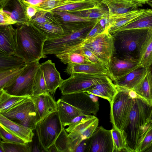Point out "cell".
I'll return each instance as SVG.
<instances>
[{
    "mask_svg": "<svg viewBox=\"0 0 152 152\" xmlns=\"http://www.w3.org/2000/svg\"><path fill=\"white\" fill-rule=\"evenodd\" d=\"M0 114L33 130L36 129L37 124L41 120L31 97Z\"/></svg>",
    "mask_w": 152,
    "mask_h": 152,
    "instance_id": "ba28073f",
    "label": "cell"
},
{
    "mask_svg": "<svg viewBox=\"0 0 152 152\" xmlns=\"http://www.w3.org/2000/svg\"><path fill=\"white\" fill-rule=\"evenodd\" d=\"M0 125L26 143L31 142L34 133L33 130L20 124L10 120L0 114Z\"/></svg>",
    "mask_w": 152,
    "mask_h": 152,
    "instance_id": "d6986e66",
    "label": "cell"
},
{
    "mask_svg": "<svg viewBox=\"0 0 152 152\" xmlns=\"http://www.w3.org/2000/svg\"><path fill=\"white\" fill-rule=\"evenodd\" d=\"M97 118L94 115H88L69 134V136L73 140L76 145L83 140L81 136L83 132Z\"/></svg>",
    "mask_w": 152,
    "mask_h": 152,
    "instance_id": "836d02e7",
    "label": "cell"
},
{
    "mask_svg": "<svg viewBox=\"0 0 152 152\" xmlns=\"http://www.w3.org/2000/svg\"><path fill=\"white\" fill-rule=\"evenodd\" d=\"M16 24L10 13L4 10L2 8H0V26Z\"/></svg>",
    "mask_w": 152,
    "mask_h": 152,
    "instance_id": "ee69618b",
    "label": "cell"
},
{
    "mask_svg": "<svg viewBox=\"0 0 152 152\" xmlns=\"http://www.w3.org/2000/svg\"><path fill=\"white\" fill-rule=\"evenodd\" d=\"M101 2L108 8L110 17L134 11L142 6L132 0H101Z\"/></svg>",
    "mask_w": 152,
    "mask_h": 152,
    "instance_id": "ac0fdd59",
    "label": "cell"
},
{
    "mask_svg": "<svg viewBox=\"0 0 152 152\" xmlns=\"http://www.w3.org/2000/svg\"><path fill=\"white\" fill-rule=\"evenodd\" d=\"M113 141V152H130L127 144L126 137L123 131L114 127L111 129Z\"/></svg>",
    "mask_w": 152,
    "mask_h": 152,
    "instance_id": "d590c367",
    "label": "cell"
},
{
    "mask_svg": "<svg viewBox=\"0 0 152 152\" xmlns=\"http://www.w3.org/2000/svg\"><path fill=\"white\" fill-rule=\"evenodd\" d=\"M28 143L8 142L1 140L0 145L3 147L4 152H30L31 151Z\"/></svg>",
    "mask_w": 152,
    "mask_h": 152,
    "instance_id": "60d3db41",
    "label": "cell"
},
{
    "mask_svg": "<svg viewBox=\"0 0 152 152\" xmlns=\"http://www.w3.org/2000/svg\"><path fill=\"white\" fill-rule=\"evenodd\" d=\"M147 69L142 65L126 75L114 81L116 86L132 89L144 77Z\"/></svg>",
    "mask_w": 152,
    "mask_h": 152,
    "instance_id": "44dd1931",
    "label": "cell"
},
{
    "mask_svg": "<svg viewBox=\"0 0 152 152\" xmlns=\"http://www.w3.org/2000/svg\"><path fill=\"white\" fill-rule=\"evenodd\" d=\"M79 16L98 20L104 16L109 15L108 8L102 3L99 6L85 10L70 12Z\"/></svg>",
    "mask_w": 152,
    "mask_h": 152,
    "instance_id": "d6a6232c",
    "label": "cell"
},
{
    "mask_svg": "<svg viewBox=\"0 0 152 152\" xmlns=\"http://www.w3.org/2000/svg\"><path fill=\"white\" fill-rule=\"evenodd\" d=\"M146 10L138 9L125 14L109 16L110 26L107 31L112 35L117 29L139 16Z\"/></svg>",
    "mask_w": 152,
    "mask_h": 152,
    "instance_id": "d4e9b609",
    "label": "cell"
},
{
    "mask_svg": "<svg viewBox=\"0 0 152 152\" xmlns=\"http://www.w3.org/2000/svg\"><path fill=\"white\" fill-rule=\"evenodd\" d=\"M79 109L85 115H96L99 108V102H95L86 92L62 95L60 98Z\"/></svg>",
    "mask_w": 152,
    "mask_h": 152,
    "instance_id": "5bb4252c",
    "label": "cell"
},
{
    "mask_svg": "<svg viewBox=\"0 0 152 152\" xmlns=\"http://www.w3.org/2000/svg\"><path fill=\"white\" fill-rule=\"evenodd\" d=\"M98 21L105 30H107L110 26L109 15L104 16L98 19Z\"/></svg>",
    "mask_w": 152,
    "mask_h": 152,
    "instance_id": "f5cc1de1",
    "label": "cell"
},
{
    "mask_svg": "<svg viewBox=\"0 0 152 152\" xmlns=\"http://www.w3.org/2000/svg\"><path fill=\"white\" fill-rule=\"evenodd\" d=\"M94 25L68 34H64L58 38L47 39L44 45V54L55 55L63 51L76 48L85 41L87 34Z\"/></svg>",
    "mask_w": 152,
    "mask_h": 152,
    "instance_id": "52a82bcc",
    "label": "cell"
},
{
    "mask_svg": "<svg viewBox=\"0 0 152 152\" xmlns=\"http://www.w3.org/2000/svg\"><path fill=\"white\" fill-rule=\"evenodd\" d=\"M98 124L99 120L97 118L83 132L81 136L82 140L89 138L98 127Z\"/></svg>",
    "mask_w": 152,
    "mask_h": 152,
    "instance_id": "bcb514c9",
    "label": "cell"
},
{
    "mask_svg": "<svg viewBox=\"0 0 152 152\" xmlns=\"http://www.w3.org/2000/svg\"><path fill=\"white\" fill-rule=\"evenodd\" d=\"M77 0H48L37 7L38 10L50 11Z\"/></svg>",
    "mask_w": 152,
    "mask_h": 152,
    "instance_id": "b9f144b4",
    "label": "cell"
},
{
    "mask_svg": "<svg viewBox=\"0 0 152 152\" xmlns=\"http://www.w3.org/2000/svg\"><path fill=\"white\" fill-rule=\"evenodd\" d=\"M38 9L35 7L29 6L25 9L26 15L29 22L38 11Z\"/></svg>",
    "mask_w": 152,
    "mask_h": 152,
    "instance_id": "816d5d0a",
    "label": "cell"
},
{
    "mask_svg": "<svg viewBox=\"0 0 152 152\" xmlns=\"http://www.w3.org/2000/svg\"><path fill=\"white\" fill-rule=\"evenodd\" d=\"M46 85L50 93L52 95L59 87L63 80L56 68L55 64L48 60L40 64Z\"/></svg>",
    "mask_w": 152,
    "mask_h": 152,
    "instance_id": "2e32d148",
    "label": "cell"
},
{
    "mask_svg": "<svg viewBox=\"0 0 152 152\" xmlns=\"http://www.w3.org/2000/svg\"><path fill=\"white\" fill-rule=\"evenodd\" d=\"M144 101L151 106L152 104V80L151 72L147 69L146 75L132 89Z\"/></svg>",
    "mask_w": 152,
    "mask_h": 152,
    "instance_id": "cb8c5ba5",
    "label": "cell"
},
{
    "mask_svg": "<svg viewBox=\"0 0 152 152\" xmlns=\"http://www.w3.org/2000/svg\"><path fill=\"white\" fill-rule=\"evenodd\" d=\"M116 87L118 91L110 104V122L113 127L122 131L128 124L134 98L138 95L133 89Z\"/></svg>",
    "mask_w": 152,
    "mask_h": 152,
    "instance_id": "3957f363",
    "label": "cell"
},
{
    "mask_svg": "<svg viewBox=\"0 0 152 152\" xmlns=\"http://www.w3.org/2000/svg\"><path fill=\"white\" fill-rule=\"evenodd\" d=\"M107 76L82 73H74L63 80L59 86L62 95L85 92L100 82Z\"/></svg>",
    "mask_w": 152,
    "mask_h": 152,
    "instance_id": "30bf717a",
    "label": "cell"
},
{
    "mask_svg": "<svg viewBox=\"0 0 152 152\" xmlns=\"http://www.w3.org/2000/svg\"><path fill=\"white\" fill-rule=\"evenodd\" d=\"M16 29L15 55L26 63L47 57L43 52L44 44L48 39L45 35L29 22Z\"/></svg>",
    "mask_w": 152,
    "mask_h": 152,
    "instance_id": "6da1fadb",
    "label": "cell"
},
{
    "mask_svg": "<svg viewBox=\"0 0 152 152\" xmlns=\"http://www.w3.org/2000/svg\"><path fill=\"white\" fill-rule=\"evenodd\" d=\"M88 115H82L77 116L73 119L68 125V127L65 129L69 133L71 132L80 122L86 118Z\"/></svg>",
    "mask_w": 152,
    "mask_h": 152,
    "instance_id": "681fc988",
    "label": "cell"
},
{
    "mask_svg": "<svg viewBox=\"0 0 152 152\" xmlns=\"http://www.w3.org/2000/svg\"><path fill=\"white\" fill-rule=\"evenodd\" d=\"M88 143V139L83 140L76 145L75 152H86Z\"/></svg>",
    "mask_w": 152,
    "mask_h": 152,
    "instance_id": "db71d44e",
    "label": "cell"
},
{
    "mask_svg": "<svg viewBox=\"0 0 152 152\" xmlns=\"http://www.w3.org/2000/svg\"><path fill=\"white\" fill-rule=\"evenodd\" d=\"M140 28L152 29V10L146 9L142 14L115 31L128 29Z\"/></svg>",
    "mask_w": 152,
    "mask_h": 152,
    "instance_id": "484cf974",
    "label": "cell"
},
{
    "mask_svg": "<svg viewBox=\"0 0 152 152\" xmlns=\"http://www.w3.org/2000/svg\"><path fill=\"white\" fill-rule=\"evenodd\" d=\"M57 111L64 127L68 126L70 121L79 115H84L78 108L62 100L60 98L56 102Z\"/></svg>",
    "mask_w": 152,
    "mask_h": 152,
    "instance_id": "7402d4cb",
    "label": "cell"
},
{
    "mask_svg": "<svg viewBox=\"0 0 152 152\" xmlns=\"http://www.w3.org/2000/svg\"><path fill=\"white\" fill-rule=\"evenodd\" d=\"M46 152H58L57 149L54 144H53L45 150Z\"/></svg>",
    "mask_w": 152,
    "mask_h": 152,
    "instance_id": "6f0895ef",
    "label": "cell"
},
{
    "mask_svg": "<svg viewBox=\"0 0 152 152\" xmlns=\"http://www.w3.org/2000/svg\"><path fill=\"white\" fill-rule=\"evenodd\" d=\"M0 8H2L4 10L10 13L18 26L28 22L26 15L25 10L19 0H7Z\"/></svg>",
    "mask_w": 152,
    "mask_h": 152,
    "instance_id": "603a6c76",
    "label": "cell"
},
{
    "mask_svg": "<svg viewBox=\"0 0 152 152\" xmlns=\"http://www.w3.org/2000/svg\"><path fill=\"white\" fill-rule=\"evenodd\" d=\"M31 98L41 120L50 114L57 111V102L50 93L43 94Z\"/></svg>",
    "mask_w": 152,
    "mask_h": 152,
    "instance_id": "ffe728a7",
    "label": "cell"
},
{
    "mask_svg": "<svg viewBox=\"0 0 152 152\" xmlns=\"http://www.w3.org/2000/svg\"><path fill=\"white\" fill-rule=\"evenodd\" d=\"M7 0H0V8H1Z\"/></svg>",
    "mask_w": 152,
    "mask_h": 152,
    "instance_id": "94428289",
    "label": "cell"
},
{
    "mask_svg": "<svg viewBox=\"0 0 152 152\" xmlns=\"http://www.w3.org/2000/svg\"><path fill=\"white\" fill-rule=\"evenodd\" d=\"M91 88H96L98 90L103 96L104 99L107 100L110 104L118 91L113 80L108 76L100 82L93 86Z\"/></svg>",
    "mask_w": 152,
    "mask_h": 152,
    "instance_id": "f1b7e54d",
    "label": "cell"
},
{
    "mask_svg": "<svg viewBox=\"0 0 152 152\" xmlns=\"http://www.w3.org/2000/svg\"><path fill=\"white\" fill-rule=\"evenodd\" d=\"M152 146V125L145 135L142 142L139 152H144Z\"/></svg>",
    "mask_w": 152,
    "mask_h": 152,
    "instance_id": "f6af8a7d",
    "label": "cell"
},
{
    "mask_svg": "<svg viewBox=\"0 0 152 152\" xmlns=\"http://www.w3.org/2000/svg\"><path fill=\"white\" fill-rule=\"evenodd\" d=\"M26 64L15 55H8L0 53V70L26 65Z\"/></svg>",
    "mask_w": 152,
    "mask_h": 152,
    "instance_id": "8d00e7d4",
    "label": "cell"
},
{
    "mask_svg": "<svg viewBox=\"0 0 152 152\" xmlns=\"http://www.w3.org/2000/svg\"><path fill=\"white\" fill-rule=\"evenodd\" d=\"M67 133L64 127L55 141L58 152H75L76 145Z\"/></svg>",
    "mask_w": 152,
    "mask_h": 152,
    "instance_id": "1f68e13d",
    "label": "cell"
},
{
    "mask_svg": "<svg viewBox=\"0 0 152 152\" xmlns=\"http://www.w3.org/2000/svg\"><path fill=\"white\" fill-rule=\"evenodd\" d=\"M114 144L111 130L97 127L88 139L86 152H113Z\"/></svg>",
    "mask_w": 152,
    "mask_h": 152,
    "instance_id": "7c38bea8",
    "label": "cell"
},
{
    "mask_svg": "<svg viewBox=\"0 0 152 152\" xmlns=\"http://www.w3.org/2000/svg\"><path fill=\"white\" fill-rule=\"evenodd\" d=\"M70 75L74 73H82L97 75H106L113 81L109 69L104 64L98 63L71 64L67 65L65 71Z\"/></svg>",
    "mask_w": 152,
    "mask_h": 152,
    "instance_id": "9a60e30c",
    "label": "cell"
},
{
    "mask_svg": "<svg viewBox=\"0 0 152 152\" xmlns=\"http://www.w3.org/2000/svg\"><path fill=\"white\" fill-rule=\"evenodd\" d=\"M33 96H36L45 93H50L40 65L35 76L33 83Z\"/></svg>",
    "mask_w": 152,
    "mask_h": 152,
    "instance_id": "74e56055",
    "label": "cell"
},
{
    "mask_svg": "<svg viewBox=\"0 0 152 152\" xmlns=\"http://www.w3.org/2000/svg\"><path fill=\"white\" fill-rule=\"evenodd\" d=\"M105 31L99 24L97 20L95 25L87 34L86 39L94 37Z\"/></svg>",
    "mask_w": 152,
    "mask_h": 152,
    "instance_id": "c3c4849f",
    "label": "cell"
},
{
    "mask_svg": "<svg viewBox=\"0 0 152 152\" xmlns=\"http://www.w3.org/2000/svg\"><path fill=\"white\" fill-rule=\"evenodd\" d=\"M150 106L140 98H134L128 124L123 131L130 152H139L143 139L151 125L147 119Z\"/></svg>",
    "mask_w": 152,
    "mask_h": 152,
    "instance_id": "7a4b0ae2",
    "label": "cell"
},
{
    "mask_svg": "<svg viewBox=\"0 0 152 152\" xmlns=\"http://www.w3.org/2000/svg\"><path fill=\"white\" fill-rule=\"evenodd\" d=\"M139 59H135L120 54L112 58L109 69L114 80L123 77L141 66Z\"/></svg>",
    "mask_w": 152,
    "mask_h": 152,
    "instance_id": "4fadbf2b",
    "label": "cell"
},
{
    "mask_svg": "<svg viewBox=\"0 0 152 152\" xmlns=\"http://www.w3.org/2000/svg\"><path fill=\"white\" fill-rule=\"evenodd\" d=\"M85 92H86L89 94H92L97 96L104 99L103 96L100 92L96 88H91Z\"/></svg>",
    "mask_w": 152,
    "mask_h": 152,
    "instance_id": "11a10c76",
    "label": "cell"
},
{
    "mask_svg": "<svg viewBox=\"0 0 152 152\" xmlns=\"http://www.w3.org/2000/svg\"><path fill=\"white\" fill-rule=\"evenodd\" d=\"M48 0H19L25 10L27 7L29 6L38 7Z\"/></svg>",
    "mask_w": 152,
    "mask_h": 152,
    "instance_id": "f907efd6",
    "label": "cell"
},
{
    "mask_svg": "<svg viewBox=\"0 0 152 152\" xmlns=\"http://www.w3.org/2000/svg\"><path fill=\"white\" fill-rule=\"evenodd\" d=\"M140 64L147 69L152 64V29L142 45L139 58Z\"/></svg>",
    "mask_w": 152,
    "mask_h": 152,
    "instance_id": "f546056e",
    "label": "cell"
},
{
    "mask_svg": "<svg viewBox=\"0 0 152 152\" xmlns=\"http://www.w3.org/2000/svg\"><path fill=\"white\" fill-rule=\"evenodd\" d=\"M0 26V53L8 55H15L16 29L12 25Z\"/></svg>",
    "mask_w": 152,
    "mask_h": 152,
    "instance_id": "e0dca14e",
    "label": "cell"
},
{
    "mask_svg": "<svg viewBox=\"0 0 152 152\" xmlns=\"http://www.w3.org/2000/svg\"><path fill=\"white\" fill-rule=\"evenodd\" d=\"M150 69L151 72V77H152V64L150 66L149 68Z\"/></svg>",
    "mask_w": 152,
    "mask_h": 152,
    "instance_id": "e7e4bbea",
    "label": "cell"
},
{
    "mask_svg": "<svg viewBox=\"0 0 152 152\" xmlns=\"http://www.w3.org/2000/svg\"><path fill=\"white\" fill-rule=\"evenodd\" d=\"M115 42L114 37L106 30L94 37L85 39L77 47L69 50L80 48L88 49L109 69L111 60L116 52Z\"/></svg>",
    "mask_w": 152,
    "mask_h": 152,
    "instance_id": "8992f818",
    "label": "cell"
},
{
    "mask_svg": "<svg viewBox=\"0 0 152 152\" xmlns=\"http://www.w3.org/2000/svg\"><path fill=\"white\" fill-rule=\"evenodd\" d=\"M133 1L139 4H142L146 3L148 2V0H132Z\"/></svg>",
    "mask_w": 152,
    "mask_h": 152,
    "instance_id": "91938a15",
    "label": "cell"
},
{
    "mask_svg": "<svg viewBox=\"0 0 152 152\" xmlns=\"http://www.w3.org/2000/svg\"><path fill=\"white\" fill-rule=\"evenodd\" d=\"M0 152H4V149L2 146L0 145Z\"/></svg>",
    "mask_w": 152,
    "mask_h": 152,
    "instance_id": "be15d7a7",
    "label": "cell"
},
{
    "mask_svg": "<svg viewBox=\"0 0 152 152\" xmlns=\"http://www.w3.org/2000/svg\"><path fill=\"white\" fill-rule=\"evenodd\" d=\"M147 122L148 124L150 125H152V104L151 106L150 107Z\"/></svg>",
    "mask_w": 152,
    "mask_h": 152,
    "instance_id": "9f6ffc18",
    "label": "cell"
},
{
    "mask_svg": "<svg viewBox=\"0 0 152 152\" xmlns=\"http://www.w3.org/2000/svg\"><path fill=\"white\" fill-rule=\"evenodd\" d=\"M26 65L0 70V90L19 74Z\"/></svg>",
    "mask_w": 152,
    "mask_h": 152,
    "instance_id": "f35d334b",
    "label": "cell"
},
{
    "mask_svg": "<svg viewBox=\"0 0 152 152\" xmlns=\"http://www.w3.org/2000/svg\"><path fill=\"white\" fill-rule=\"evenodd\" d=\"M28 22L32 24L49 23L60 25L55 19L52 11L38 10Z\"/></svg>",
    "mask_w": 152,
    "mask_h": 152,
    "instance_id": "ab89813d",
    "label": "cell"
},
{
    "mask_svg": "<svg viewBox=\"0 0 152 152\" xmlns=\"http://www.w3.org/2000/svg\"><path fill=\"white\" fill-rule=\"evenodd\" d=\"M77 49L80 50L87 58L92 63L104 64L92 52L86 48H80L73 50L65 51H71Z\"/></svg>",
    "mask_w": 152,
    "mask_h": 152,
    "instance_id": "7dc6e473",
    "label": "cell"
},
{
    "mask_svg": "<svg viewBox=\"0 0 152 152\" xmlns=\"http://www.w3.org/2000/svg\"><path fill=\"white\" fill-rule=\"evenodd\" d=\"M147 4L152 8V0H148V1Z\"/></svg>",
    "mask_w": 152,
    "mask_h": 152,
    "instance_id": "6125c7cd",
    "label": "cell"
},
{
    "mask_svg": "<svg viewBox=\"0 0 152 152\" xmlns=\"http://www.w3.org/2000/svg\"><path fill=\"white\" fill-rule=\"evenodd\" d=\"M40 64L39 61L26 63L21 72L1 90L12 95L33 96L34 81Z\"/></svg>",
    "mask_w": 152,
    "mask_h": 152,
    "instance_id": "5b68a950",
    "label": "cell"
},
{
    "mask_svg": "<svg viewBox=\"0 0 152 152\" xmlns=\"http://www.w3.org/2000/svg\"><path fill=\"white\" fill-rule=\"evenodd\" d=\"M64 127L57 111L48 115L38 123L35 129L37 136L45 151L54 144Z\"/></svg>",
    "mask_w": 152,
    "mask_h": 152,
    "instance_id": "9c48e42d",
    "label": "cell"
},
{
    "mask_svg": "<svg viewBox=\"0 0 152 152\" xmlns=\"http://www.w3.org/2000/svg\"><path fill=\"white\" fill-rule=\"evenodd\" d=\"M151 29H130L114 32L112 35L119 54L139 59L142 46Z\"/></svg>",
    "mask_w": 152,
    "mask_h": 152,
    "instance_id": "277c9868",
    "label": "cell"
},
{
    "mask_svg": "<svg viewBox=\"0 0 152 152\" xmlns=\"http://www.w3.org/2000/svg\"><path fill=\"white\" fill-rule=\"evenodd\" d=\"M102 3L101 0H77L52 11H61L70 12L97 7Z\"/></svg>",
    "mask_w": 152,
    "mask_h": 152,
    "instance_id": "83f0119b",
    "label": "cell"
},
{
    "mask_svg": "<svg viewBox=\"0 0 152 152\" xmlns=\"http://www.w3.org/2000/svg\"><path fill=\"white\" fill-rule=\"evenodd\" d=\"M87 93L88 95L94 102H98V98L97 97V96L91 94H89L88 93Z\"/></svg>",
    "mask_w": 152,
    "mask_h": 152,
    "instance_id": "680465c9",
    "label": "cell"
},
{
    "mask_svg": "<svg viewBox=\"0 0 152 152\" xmlns=\"http://www.w3.org/2000/svg\"><path fill=\"white\" fill-rule=\"evenodd\" d=\"M55 55L61 62L67 65L71 64L94 63L90 61L81 51L79 49L63 51Z\"/></svg>",
    "mask_w": 152,
    "mask_h": 152,
    "instance_id": "4316f807",
    "label": "cell"
},
{
    "mask_svg": "<svg viewBox=\"0 0 152 152\" xmlns=\"http://www.w3.org/2000/svg\"><path fill=\"white\" fill-rule=\"evenodd\" d=\"M32 24L45 35L48 39L58 38L64 34L63 30L60 25L49 23H35Z\"/></svg>",
    "mask_w": 152,
    "mask_h": 152,
    "instance_id": "e575fe53",
    "label": "cell"
},
{
    "mask_svg": "<svg viewBox=\"0 0 152 152\" xmlns=\"http://www.w3.org/2000/svg\"><path fill=\"white\" fill-rule=\"evenodd\" d=\"M56 20L67 34L95 25L97 20L81 17L64 11H52Z\"/></svg>",
    "mask_w": 152,
    "mask_h": 152,
    "instance_id": "8fae6325",
    "label": "cell"
},
{
    "mask_svg": "<svg viewBox=\"0 0 152 152\" xmlns=\"http://www.w3.org/2000/svg\"><path fill=\"white\" fill-rule=\"evenodd\" d=\"M0 136L2 141L8 142L25 144L24 140L11 133L0 125Z\"/></svg>",
    "mask_w": 152,
    "mask_h": 152,
    "instance_id": "7bdbcfd3",
    "label": "cell"
},
{
    "mask_svg": "<svg viewBox=\"0 0 152 152\" xmlns=\"http://www.w3.org/2000/svg\"><path fill=\"white\" fill-rule=\"evenodd\" d=\"M31 97L10 94L3 90H0V113L19 104Z\"/></svg>",
    "mask_w": 152,
    "mask_h": 152,
    "instance_id": "4dcf8cb0",
    "label": "cell"
}]
</instances>
